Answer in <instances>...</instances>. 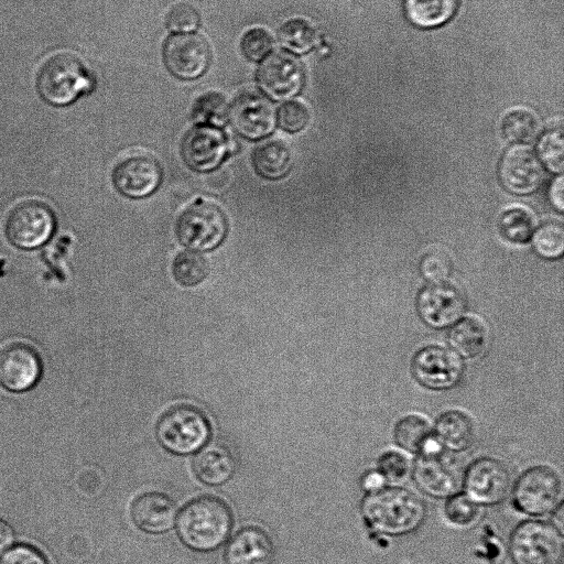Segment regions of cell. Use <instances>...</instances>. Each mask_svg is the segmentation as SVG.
<instances>
[{"instance_id":"30","label":"cell","mask_w":564,"mask_h":564,"mask_svg":"<svg viewBox=\"0 0 564 564\" xmlns=\"http://www.w3.org/2000/svg\"><path fill=\"white\" fill-rule=\"evenodd\" d=\"M174 279L183 286L200 284L209 273L208 262L193 251L178 253L172 264Z\"/></svg>"},{"instance_id":"39","label":"cell","mask_w":564,"mask_h":564,"mask_svg":"<svg viewBox=\"0 0 564 564\" xmlns=\"http://www.w3.org/2000/svg\"><path fill=\"white\" fill-rule=\"evenodd\" d=\"M280 127L291 133L303 130L310 122V110L300 100L285 101L278 111Z\"/></svg>"},{"instance_id":"22","label":"cell","mask_w":564,"mask_h":564,"mask_svg":"<svg viewBox=\"0 0 564 564\" xmlns=\"http://www.w3.org/2000/svg\"><path fill=\"white\" fill-rule=\"evenodd\" d=\"M193 468L200 481L209 486H219L234 475L236 460L226 445L213 443L196 455Z\"/></svg>"},{"instance_id":"19","label":"cell","mask_w":564,"mask_h":564,"mask_svg":"<svg viewBox=\"0 0 564 564\" xmlns=\"http://www.w3.org/2000/svg\"><path fill=\"white\" fill-rule=\"evenodd\" d=\"M499 177L516 194H529L542 183L544 172L535 154L525 148L509 149L501 158Z\"/></svg>"},{"instance_id":"21","label":"cell","mask_w":564,"mask_h":564,"mask_svg":"<svg viewBox=\"0 0 564 564\" xmlns=\"http://www.w3.org/2000/svg\"><path fill=\"white\" fill-rule=\"evenodd\" d=\"M131 517L142 531L152 534L163 533L174 525L176 506L164 494L145 492L133 501Z\"/></svg>"},{"instance_id":"35","label":"cell","mask_w":564,"mask_h":564,"mask_svg":"<svg viewBox=\"0 0 564 564\" xmlns=\"http://www.w3.org/2000/svg\"><path fill=\"white\" fill-rule=\"evenodd\" d=\"M538 151L541 160L552 172L561 173L564 166V141L562 129H551L543 134Z\"/></svg>"},{"instance_id":"3","label":"cell","mask_w":564,"mask_h":564,"mask_svg":"<svg viewBox=\"0 0 564 564\" xmlns=\"http://www.w3.org/2000/svg\"><path fill=\"white\" fill-rule=\"evenodd\" d=\"M508 550L513 564H561L563 533L551 522L524 520L513 528Z\"/></svg>"},{"instance_id":"18","label":"cell","mask_w":564,"mask_h":564,"mask_svg":"<svg viewBox=\"0 0 564 564\" xmlns=\"http://www.w3.org/2000/svg\"><path fill=\"white\" fill-rule=\"evenodd\" d=\"M417 311L427 325L442 328L458 321L465 311V301L455 286L434 283L419 294Z\"/></svg>"},{"instance_id":"36","label":"cell","mask_w":564,"mask_h":564,"mask_svg":"<svg viewBox=\"0 0 564 564\" xmlns=\"http://www.w3.org/2000/svg\"><path fill=\"white\" fill-rule=\"evenodd\" d=\"M273 37L264 28H252L248 30L240 42L242 54L252 62L262 61L271 53Z\"/></svg>"},{"instance_id":"43","label":"cell","mask_w":564,"mask_h":564,"mask_svg":"<svg viewBox=\"0 0 564 564\" xmlns=\"http://www.w3.org/2000/svg\"><path fill=\"white\" fill-rule=\"evenodd\" d=\"M384 486L386 480L376 469L366 473L361 478V487L366 492L376 491Z\"/></svg>"},{"instance_id":"27","label":"cell","mask_w":564,"mask_h":564,"mask_svg":"<svg viewBox=\"0 0 564 564\" xmlns=\"http://www.w3.org/2000/svg\"><path fill=\"white\" fill-rule=\"evenodd\" d=\"M433 435L427 420L417 414L401 417L394 425L393 437L397 445L410 454H420Z\"/></svg>"},{"instance_id":"29","label":"cell","mask_w":564,"mask_h":564,"mask_svg":"<svg viewBox=\"0 0 564 564\" xmlns=\"http://www.w3.org/2000/svg\"><path fill=\"white\" fill-rule=\"evenodd\" d=\"M278 36L283 47L294 54L308 52L317 40L314 25L302 18L285 21L279 29Z\"/></svg>"},{"instance_id":"31","label":"cell","mask_w":564,"mask_h":564,"mask_svg":"<svg viewBox=\"0 0 564 564\" xmlns=\"http://www.w3.org/2000/svg\"><path fill=\"white\" fill-rule=\"evenodd\" d=\"M229 107L225 96L208 91L198 97L193 107V118L200 124L220 127L228 118Z\"/></svg>"},{"instance_id":"12","label":"cell","mask_w":564,"mask_h":564,"mask_svg":"<svg viewBox=\"0 0 564 564\" xmlns=\"http://www.w3.org/2000/svg\"><path fill=\"white\" fill-rule=\"evenodd\" d=\"M166 68L177 78L191 80L208 68L212 51L207 40L197 33H175L164 45Z\"/></svg>"},{"instance_id":"33","label":"cell","mask_w":564,"mask_h":564,"mask_svg":"<svg viewBox=\"0 0 564 564\" xmlns=\"http://www.w3.org/2000/svg\"><path fill=\"white\" fill-rule=\"evenodd\" d=\"M533 246L545 258H557L564 250V228L562 224L550 221L542 225L534 234Z\"/></svg>"},{"instance_id":"42","label":"cell","mask_w":564,"mask_h":564,"mask_svg":"<svg viewBox=\"0 0 564 564\" xmlns=\"http://www.w3.org/2000/svg\"><path fill=\"white\" fill-rule=\"evenodd\" d=\"M14 540L15 533L11 524L0 519V556L11 549Z\"/></svg>"},{"instance_id":"6","label":"cell","mask_w":564,"mask_h":564,"mask_svg":"<svg viewBox=\"0 0 564 564\" xmlns=\"http://www.w3.org/2000/svg\"><path fill=\"white\" fill-rule=\"evenodd\" d=\"M210 424L205 414L189 404H180L167 410L156 424V438L170 453L193 454L207 443Z\"/></svg>"},{"instance_id":"34","label":"cell","mask_w":564,"mask_h":564,"mask_svg":"<svg viewBox=\"0 0 564 564\" xmlns=\"http://www.w3.org/2000/svg\"><path fill=\"white\" fill-rule=\"evenodd\" d=\"M447 520L457 527H468L476 522L480 513V507L465 492H456L447 498L445 503Z\"/></svg>"},{"instance_id":"25","label":"cell","mask_w":564,"mask_h":564,"mask_svg":"<svg viewBox=\"0 0 564 564\" xmlns=\"http://www.w3.org/2000/svg\"><path fill=\"white\" fill-rule=\"evenodd\" d=\"M489 341L486 326L474 317L459 321L449 333V344L453 350L463 359H474L481 356Z\"/></svg>"},{"instance_id":"14","label":"cell","mask_w":564,"mask_h":564,"mask_svg":"<svg viewBox=\"0 0 564 564\" xmlns=\"http://www.w3.org/2000/svg\"><path fill=\"white\" fill-rule=\"evenodd\" d=\"M412 477L421 491L436 499H447L458 492L462 482L455 465L443 452L419 454L412 467Z\"/></svg>"},{"instance_id":"2","label":"cell","mask_w":564,"mask_h":564,"mask_svg":"<svg viewBox=\"0 0 564 564\" xmlns=\"http://www.w3.org/2000/svg\"><path fill=\"white\" fill-rule=\"evenodd\" d=\"M232 528L229 507L215 497H200L187 503L178 514L176 530L191 550L210 552L224 544Z\"/></svg>"},{"instance_id":"8","label":"cell","mask_w":564,"mask_h":564,"mask_svg":"<svg viewBox=\"0 0 564 564\" xmlns=\"http://www.w3.org/2000/svg\"><path fill=\"white\" fill-rule=\"evenodd\" d=\"M228 223L224 212L214 203L198 199L178 217L176 235L186 247L206 251L216 248L226 237Z\"/></svg>"},{"instance_id":"13","label":"cell","mask_w":564,"mask_h":564,"mask_svg":"<svg viewBox=\"0 0 564 564\" xmlns=\"http://www.w3.org/2000/svg\"><path fill=\"white\" fill-rule=\"evenodd\" d=\"M42 372L37 351L28 344L12 343L0 350V384L11 392L33 388Z\"/></svg>"},{"instance_id":"4","label":"cell","mask_w":564,"mask_h":564,"mask_svg":"<svg viewBox=\"0 0 564 564\" xmlns=\"http://www.w3.org/2000/svg\"><path fill=\"white\" fill-rule=\"evenodd\" d=\"M93 78L83 63L69 54L51 57L41 68L36 87L53 106H66L93 88Z\"/></svg>"},{"instance_id":"41","label":"cell","mask_w":564,"mask_h":564,"mask_svg":"<svg viewBox=\"0 0 564 564\" xmlns=\"http://www.w3.org/2000/svg\"><path fill=\"white\" fill-rule=\"evenodd\" d=\"M0 564H47V561L35 547L20 544L9 549L1 556Z\"/></svg>"},{"instance_id":"10","label":"cell","mask_w":564,"mask_h":564,"mask_svg":"<svg viewBox=\"0 0 564 564\" xmlns=\"http://www.w3.org/2000/svg\"><path fill=\"white\" fill-rule=\"evenodd\" d=\"M511 484L507 466L484 456L473 460L462 478L464 492L479 506H496L505 500Z\"/></svg>"},{"instance_id":"20","label":"cell","mask_w":564,"mask_h":564,"mask_svg":"<svg viewBox=\"0 0 564 564\" xmlns=\"http://www.w3.org/2000/svg\"><path fill=\"white\" fill-rule=\"evenodd\" d=\"M274 556L270 536L260 528L247 527L228 542L225 564H272Z\"/></svg>"},{"instance_id":"9","label":"cell","mask_w":564,"mask_h":564,"mask_svg":"<svg viewBox=\"0 0 564 564\" xmlns=\"http://www.w3.org/2000/svg\"><path fill=\"white\" fill-rule=\"evenodd\" d=\"M411 372L415 381L432 391L456 388L465 372L463 359L453 350L438 345L421 348L413 356Z\"/></svg>"},{"instance_id":"40","label":"cell","mask_w":564,"mask_h":564,"mask_svg":"<svg viewBox=\"0 0 564 564\" xmlns=\"http://www.w3.org/2000/svg\"><path fill=\"white\" fill-rule=\"evenodd\" d=\"M420 270L427 281L442 283L451 274V260L441 251H430L422 258Z\"/></svg>"},{"instance_id":"32","label":"cell","mask_w":564,"mask_h":564,"mask_svg":"<svg viewBox=\"0 0 564 564\" xmlns=\"http://www.w3.org/2000/svg\"><path fill=\"white\" fill-rule=\"evenodd\" d=\"M502 235L511 242H527L533 232V218L528 210L521 207L509 208L499 219Z\"/></svg>"},{"instance_id":"11","label":"cell","mask_w":564,"mask_h":564,"mask_svg":"<svg viewBox=\"0 0 564 564\" xmlns=\"http://www.w3.org/2000/svg\"><path fill=\"white\" fill-rule=\"evenodd\" d=\"M257 79L268 97L282 100L300 93L305 75L302 63L293 53L276 50L262 59Z\"/></svg>"},{"instance_id":"26","label":"cell","mask_w":564,"mask_h":564,"mask_svg":"<svg viewBox=\"0 0 564 564\" xmlns=\"http://www.w3.org/2000/svg\"><path fill=\"white\" fill-rule=\"evenodd\" d=\"M256 172L268 180L283 177L291 169L292 154L282 140H268L260 144L252 156Z\"/></svg>"},{"instance_id":"16","label":"cell","mask_w":564,"mask_h":564,"mask_svg":"<svg viewBox=\"0 0 564 564\" xmlns=\"http://www.w3.org/2000/svg\"><path fill=\"white\" fill-rule=\"evenodd\" d=\"M228 149V138L218 127L199 124L185 135L182 155L191 169L206 172L220 164Z\"/></svg>"},{"instance_id":"5","label":"cell","mask_w":564,"mask_h":564,"mask_svg":"<svg viewBox=\"0 0 564 564\" xmlns=\"http://www.w3.org/2000/svg\"><path fill=\"white\" fill-rule=\"evenodd\" d=\"M562 501V478L547 465H535L525 469L512 487L513 507L530 517L551 514L561 507Z\"/></svg>"},{"instance_id":"28","label":"cell","mask_w":564,"mask_h":564,"mask_svg":"<svg viewBox=\"0 0 564 564\" xmlns=\"http://www.w3.org/2000/svg\"><path fill=\"white\" fill-rule=\"evenodd\" d=\"M539 130L536 116L525 108L510 110L501 121L502 137L511 143H530L536 138Z\"/></svg>"},{"instance_id":"44","label":"cell","mask_w":564,"mask_h":564,"mask_svg":"<svg viewBox=\"0 0 564 564\" xmlns=\"http://www.w3.org/2000/svg\"><path fill=\"white\" fill-rule=\"evenodd\" d=\"M564 180L557 177L551 185L550 198L555 208L560 212L564 210Z\"/></svg>"},{"instance_id":"17","label":"cell","mask_w":564,"mask_h":564,"mask_svg":"<svg viewBox=\"0 0 564 564\" xmlns=\"http://www.w3.org/2000/svg\"><path fill=\"white\" fill-rule=\"evenodd\" d=\"M161 178L160 164L148 154L128 156L120 161L112 172L115 187L131 198L150 195L159 187Z\"/></svg>"},{"instance_id":"23","label":"cell","mask_w":564,"mask_h":564,"mask_svg":"<svg viewBox=\"0 0 564 564\" xmlns=\"http://www.w3.org/2000/svg\"><path fill=\"white\" fill-rule=\"evenodd\" d=\"M433 434L443 448L462 453L471 447L475 427L471 419L460 410L443 412L435 421Z\"/></svg>"},{"instance_id":"38","label":"cell","mask_w":564,"mask_h":564,"mask_svg":"<svg viewBox=\"0 0 564 564\" xmlns=\"http://www.w3.org/2000/svg\"><path fill=\"white\" fill-rule=\"evenodd\" d=\"M165 23L175 33H191L198 28L200 17L191 3L178 2L167 12Z\"/></svg>"},{"instance_id":"15","label":"cell","mask_w":564,"mask_h":564,"mask_svg":"<svg viewBox=\"0 0 564 564\" xmlns=\"http://www.w3.org/2000/svg\"><path fill=\"white\" fill-rule=\"evenodd\" d=\"M228 119L241 135L260 139L273 131L276 116L270 100L257 93L247 91L232 101Z\"/></svg>"},{"instance_id":"7","label":"cell","mask_w":564,"mask_h":564,"mask_svg":"<svg viewBox=\"0 0 564 564\" xmlns=\"http://www.w3.org/2000/svg\"><path fill=\"white\" fill-rule=\"evenodd\" d=\"M56 228L53 209L39 199L17 204L8 214L4 234L11 245L31 250L46 243Z\"/></svg>"},{"instance_id":"1","label":"cell","mask_w":564,"mask_h":564,"mask_svg":"<svg viewBox=\"0 0 564 564\" xmlns=\"http://www.w3.org/2000/svg\"><path fill=\"white\" fill-rule=\"evenodd\" d=\"M360 512L371 531L388 536H402L422 527L426 518V506L410 489L384 486L366 492Z\"/></svg>"},{"instance_id":"37","label":"cell","mask_w":564,"mask_h":564,"mask_svg":"<svg viewBox=\"0 0 564 564\" xmlns=\"http://www.w3.org/2000/svg\"><path fill=\"white\" fill-rule=\"evenodd\" d=\"M376 470L386 482H400L409 476L411 465L404 454L397 451H387L379 456Z\"/></svg>"},{"instance_id":"24","label":"cell","mask_w":564,"mask_h":564,"mask_svg":"<svg viewBox=\"0 0 564 564\" xmlns=\"http://www.w3.org/2000/svg\"><path fill=\"white\" fill-rule=\"evenodd\" d=\"M460 0H403L406 19L414 25L431 29L444 24L457 12Z\"/></svg>"}]
</instances>
